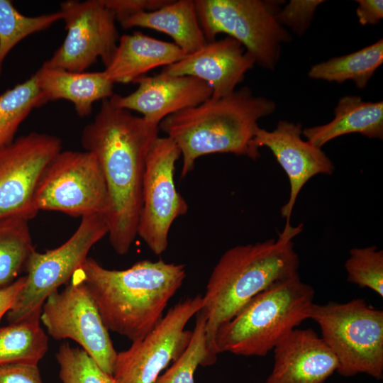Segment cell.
I'll return each instance as SVG.
<instances>
[{
	"label": "cell",
	"instance_id": "1",
	"mask_svg": "<svg viewBox=\"0 0 383 383\" xmlns=\"http://www.w3.org/2000/svg\"><path fill=\"white\" fill-rule=\"evenodd\" d=\"M159 131V126L107 99L82 132L83 148L96 157L104 174L108 235L118 255L126 254L138 235L146 158Z\"/></svg>",
	"mask_w": 383,
	"mask_h": 383
},
{
	"label": "cell",
	"instance_id": "2",
	"mask_svg": "<svg viewBox=\"0 0 383 383\" xmlns=\"http://www.w3.org/2000/svg\"><path fill=\"white\" fill-rule=\"evenodd\" d=\"M72 277L82 282L109 331L132 342L161 321L169 301L186 277L183 264L140 260L125 270H109L87 257Z\"/></svg>",
	"mask_w": 383,
	"mask_h": 383
},
{
	"label": "cell",
	"instance_id": "3",
	"mask_svg": "<svg viewBox=\"0 0 383 383\" xmlns=\"http://www.w3.org/2000/svg\"><path fill=\"white\" fill-rule=\"evenodd\" d=\"M302 230L284 226L277 239L240 245L226 250L214 266L199 310L206 318V348L213 364L218 328L251 299L277 280L295 272L299 265L292 239Z\"/></svg>",
	"mask_w": 383,
	"mask_h": 383
},
{
	"label": "cell",
	"instance_id": "4",
	"mask_svg": "<svg viewBox=\"0 0 383 383\" xmlns=\"http://www.w3.org/2000/svg\"><path fill=\"white\" fill-rule=\"evenodd\" d=\"M274 101L253 95L244 87L221 98L173 113L159 124L178 146L182 157L181 177L194 168L196 160L213 153H233L252 160L260 157L253 145L257 121L274 112Z\"/></svg>",
	"mask_w": 383,
	"mask_h": 383
},
{
	"label": "cell",
	"instance_id": "5",
	"mask_svg": "<svg viewBox=\"0 0 383 383\" xmlns=\"http://www.w3.org/2000/svg\"><path fill=\"white\" fill-rule=\"evenodd\" d=\"M314 289L298 272L282 278L251 299L217 331L216 353L263 357L309 318Z\"/></svg>",
	"mask_w": 383,
	"mask_h": 383
},
{
	"label": "cell",
	"instance_id": "6",
	"mask_svg": "<svg viewBox=\"0 0 383 383\" xmlns=\"http://www.w3.org/2000/svg\"><path fill=\"white\" fill-rule=\"evenodd\" d=\"M321 338L335 355L337 372L345 377L383 374V311L362 299L347 303L313 304L309 315Z\"/></svg>",
	"mask_w": 383,
	"mask_h": 383
},
{
	"label": "cell",
	"instance_id": "7",
	"mask_svg": "<svg viewBox=\"0 0 383 383\" xmlns=\"http://www.w3.org/2000/svg\"><path fill=\"white\" fill-rule=\"evenodd\" d=\"M207 42L219 33L238 41L255 64L270 70L276 67L283 43L291 35L277 21L280 3L262 0H194Z\"/></svg>",
	"mask_w": 383,
	"mask_h": 383
},
{
	"label": "cell",
	"instance_id": "8",
	"mask_svg": "<svg viewBox=\"0 0 383 383\" xmlns=\"http://www.w3.org/2000/svg\"><path fill=\"white\" fill-rule=\"evenodd\" d=\"M108 233L104 216H84L74 233L61 245L44 252L35 250L26 265L25 284L6 313L9 324L40 313L47 298L70 281L88 257L91 248Z\"/></svg>",
	"mask_w": 383,
	"mask_h": 383
},
{
	"label": "cell",
	"instance_id": "9",
	"mask_svg": "<svg viewBox=\"0 0 383 383\" xmlns=\"http://www.w3.org/2000/svg\"><path fill=\"white\" fill-rule=\"evenodd\" d=\"M39 211L72 216H104L109 204L105 179L96 157L87 150H61L47 165L38 182Z\"/></svg>",
	"mask_w": 383,
	"mask_h": 383
},
{
	"label": "cell",
	"instance_id": "10",
	"mask_svg": "<svg viewBox=\"0 0 383 383\" xmlns=\"http://www.w3.org/2000/svg\"><path fill=\"white\" fill-rule=\"evenodd\" d=\"M180 156L174 140L158 136L146 158L137 235L156 255L166 250L173 222L188 211L174 182L175 164Z\"/></svg>",
	"mask_w": 383,
	"mask_h": 383
},
{
	"label": "cell",
	"instance_id": "11",
	"mask_svg": "<svg viewBox=\"0 0 383 383\" xmlns=\"http://www.w3.org/2000/svg\"><path fill=\"white\" fill-rule=\"evenodd\" d=\"M40 319L52 338L74 340L104 371L113 374L118 352L82 282L72 277L62 291L51 294L42 306Z\"/></svg>",
	"mask_w": 383,
	"mask_h": 383
},
{
	"label": "cell",
	"instance_id": "12",
	"mask_svg": "<svg viewBox=\"0 0 383 383\" xmlns=\"http://www.w3.org/2000/svg\"><path fill=\"white\" fill-rule=\"evenodd\" d=\"M60 6L67 34L42 66L81 72L100 58L106 67L120 38L113 12L103 0H67Z\"/></svg>",
	"mask_w": 383,
	"mask_h": 383
},
{
	"label": "cell",
	"instance_id": "13",
	"mask_svg": "<svg viewBox=\"0 0 383 383\" xmlns=\"http://www.w3.org/2000/svg\"><path fill=\"white\" fill-rule=\"evenodd\" d=\"M202 306V296L187 298L172 306L144 338L117 353L113 375L119 383H153L189 343L184 328Z\"/></svg>",
	"mask_w": 383,
	"mask_h": 383
},
{
	"label": "cell",
	"instance_id": "14",
	"mask_svg": "<svg viewBox=\"0 0 383 383\" xmlns=\"http://www.w3.org/2000/svg\"><path fill=\"white\" fill-rule=\"evenodd\" d=\"M62 150L60 138L32 132L0 148V218L28 221L38 213L34 196L50 161Z\"/></svg>",
	"mask_w": 383,
	"mask_h": 383
},
{
	"label": "cell",
	"instance_id": "15",
	"mask_svg": "<svg viewBox=\"0 0 383 383\" xmlns=\"http://www.w3.org/2000/svg\"><path fill=\"white\" fill-rule=\"evenodd\" d=\"M302 125L280 121L272 131L257 128L253 145L267 147L288 176L290 194L288 201L281 209L286 218L285 226H290V217L298 194L304 184L315 175L331 174L334 166L321 148L304 140Z\"/></svg>",
	"mask_w": 383,
	"mask_h": 383
},
{
	"label": "cell",
	"instance_id": "16",
	"mask_svg": "<svg viewBox=\"0 0 383 383\" xmlns=\"http://www.w3.org/2000/svg\"><path fill=\"white\" fill-rule=\"evenodd\" d=\"M138 88L126 96L109 98L116 106L141 113L148 123L159 126L166 117L197 106L212 96L207 83L192 76H143Z\"/></svg>",
	"mask_w": 383,
	"mask_h": 383
},
{
	"label": "cell",
	"instance_id": "17",
	"mask_svg": "<svg viewBox=\"0 0 383 383\" xmlns=\"http://www.w3.org/2000/svg\"><path fill=\"white\" fill-rule=\"evenodd\" d=\"M255 64L243 45L227 36L207 42L180 61L164 67L160 74L196 77L210 85L212 98H221L233 93Z\"/></svg>",
	"mask_w": 383,
	"mask_h": 383
},
{
	"label": "cell",
	"instance_id": "18",
	"mask_svg": "<svg viewBox=\"0 0 383 383\" xmlns=\"http://www.w3.org/2000/svg\"><path fill=\"white\" fill-rule=\"evenodd\" d=\"M273 350V368L265 383H326L338 367L334 353L311 328H295Z\"/></svg>",
	"mask_w": 383,
	"mask_h": 383
},
{
	"label": "cell",
	"instance_id": "19",
	"mask_svg": "<svg viewBox=\"0 0 383 383\" xmlns=\"http://www.w3.org/2000/svg\"><path fill=\"white\" fill-rule=\"evenodd\" d=\"M187 55L174 43L136 31L120 37L115 52L103 71L113 84H128L155 67L175 63Z\"/></svg>",
	"mask_w": 383,
	"mask_h": 383
},
{
	"label": "cell",
	"instance_id": "20",
	"mask_svg": "<svg viewBox=\"0 0 383 383\" xmlns=\"http://www.w3.org/2000/svg\"><path fill=\"white\" fill-rule=\"evenodd\" d=\"M47 102H72L80 118L89 116L94 102L113 95V83L101 72H69L41 66L34 74Z\"/></svg>",
	"mask_w": 383,
	"mask_h": 383
},
{
	"label": "cell",
	"instance_id": "21",
	"mask_svg": "<svg viewBox=\"0 0 383 383\" xmlns=\"http://www.w3.org/2000/svg\"><path fill=\"white\" fill-rule=\"evenodd\" d=\"M349 133L383 138V101H363L357 96L340 98L329 123L302 130L311 144L321 148L331 140Z\"/></svg>",
	"mask_w": 383,
	"mask_h": 383
},
{
	"label": "cell",
	"instance_id": "22",
	"mask_svg": "<svg viewBox=\"0 0 383 383\" xmlns=\"http://www.w3.org/2000/svg\"><path fill=\"white\" fill-rule=\"evenodd\" d=\"M120 24L125 29L142 27L164 33L187 55L199 50L207 43L194 0L171 1L157 10L137 13Z\"/></svg>",
	"mask_w": 383,
	"mask_h": 383
},
{
	"label": "cell",
	"instance_id": "23",
	"mask_svg": "<svg viewBox=\"0 0 383 383\" xmlns=\"http://www.w3.org/2000/svg\"><path fill=\"white\" fill-rule=\"evenodd\" d=\"M40 313L0 327V366L38 365L43 358L48 338L40 325Z\"/></svg>",
	"mask_w": 383,
	"mask_h": 383
},
{
	"label": "cell",
	"instance_id": "24",
	"mask_svg": "<svg viewBox=\"0 0 383 383\" xmlns=\"http://www.w3.org/2000/svg\"><path fill=\"white\" fill-rule=\"evenodd\" d=\"M382 62L383 40L381 38L358 51L316 64L308 74L312 79L339 84L353 80L357 88L363 89Z\"/></svg>",
	"mask_w": 383,
	"mask_h": 383
},
{
	"label": "cell",
	"instance_id": "25",
	"mask_svg": "<svg viewBox=\"0 0 383 383\" xmlns=\"http://www.w3.org/2000/svg\"><path fill=\"white\" fill-rule=\"evenodd\" d=\"M26 219L0 218V289L20 277L35 250Z\"/></svg>",
	"mask_w": 383,
	"mask_h": 383
},
{
	"label": "cell",
	"instance_id": "26",
	"mask_svg": "<svg viewBox=\"0 0 383 383\" xmlns=\"http://www.w3.org/2000/svg\"><path fill=\"white\" fill-rule=\"evenodd\" d=\"M45 97L34 74L0 94V148L11 143L31 111L45 105Z\"/></svg>",
	"mask_w": 383,
	"mask_h": 383
},
{
	"label": "cell",
	"instance_id": "27",
	"mask_svg": "<svg viewBox=\"0 0 383 383\" xmlns=\"http://www.w3.org/2000/svg\"><path fill=\"white\" fill-rule=\"evenodd\" d=\"M60 11L27 16L10 0H0V75L5 58L22 40L33 33L45 30L62 20Z\"/></svg>",
	"mask_w": 383,
	"mask_h": 383
},
{
	"label": "cell",
	"instance_id": "28",
	"mask_svg": "<svg viewBox=\"0 0 383 383\" xmlns=\"http://www.w3.org/2000/svg\"><path fill=\"white\" fill-rule=\"evenodd\" d=\"M195 326L189 345L165 373L153 383H194L198 366L212 365L206 348V318L201 311L196 314Z\"/></svg>",
	"mask_w": 383,
	"mask_h": 383
},
{
	"label": "cell",
	"instance_id": "29",
	"mask_svg": "<svg viewBox=\"0 0 383 383\" xmlns=\"http://www.w3.org/2000/svg\"><path fill=\"white\" fill-rule=\"evenodd\" d=\"M56 359L62 383H119L84 350L72 347L68 343L61 344Z\"/></svg>",
	"mask_w": 383,
	"mask_h": 383
},
{
	"label": "cell",
	"instance_id": "30",
	"mask_svg": "<svg viewBox=\"0 0 383 383\" xmlns=\"http://www.w3.org/2000/svg\"><path fill=\"white\" fill-rule=\"evenodd\" d=\"M348 281L383 296V251L376 246L353 248L345 263Z\"/></svg>",
	"mask_w": 383,
	"mask_h": 383
},
{
	"label": "cell",
	"instance_id": "31",
	"mask_svg": "<svg viewBox=\"0 0 383 383\" xmlns=\"http://www.w3.org/2000/svg\"><path fill=\"white\" fill-rule=\"evenodd\" d=\"M323 0H291L276 14L277 22L285 25L298 35H302L310 26L316 8Z\"/></svg>",
	"mask_w": 383,
	"mask_h": 383
},
{
	"label": "cell",
	"instance_id": "32",
	"mask_svg": "<svg viewBox=\"0 0 383 383\" xmlns=\"http://www.w3.org/2000/svg\"><path fill=\"white\" fill-rule=\"evenodd\" d=\"M113 12L116 21L121 23L131 16L145 11L157 10L170 0H103Z\"/></svg>",
	"mask_w": 383,
	"mask_h": 383
},
{
	"label": "cell",
	"instance_id": "33",
	"mask_svg": "<svg viewBox=\"0 0 383 383\" xmlns=\"http://www.w3.org/2000/svg\"><path fill=\"white\" fill-rule=\"evenodd\" d=\"M0 383H43L38 365L0 366Z\"/></svg>",
	"mask_w": 383,
	"mask_h": 383
},
{
	"label": "cell",
	"instance_id": "34",
	"mask_svg": "<svg viewBox=\"0 0 383 383\" xmlns=\"http://www.w3.org/2000/svg\"><path fill=\"white\" fill-rule=\"evenodd\" d=\"M356 15L362 25H375L383 18L382 0H357Z\"/></svg>",
	"mask_w": 383,
	"mask_h": 383
},
{
	"label": "cell",
	"instance_id": "35",
	"mask_svg": "<svg viewBox=\"0 0 383 383\" xmlns=\"http://www.w3.org/2000/svg\"><path fill=\"white\" fill-rule=\"evenodd\" d=\"M25 281V276L20 277L10 285L0 289V322L3 316L11 309Z\"/></svg>",
	"mask_w": 383,
	"mask_h": 383
}]
</instances>
